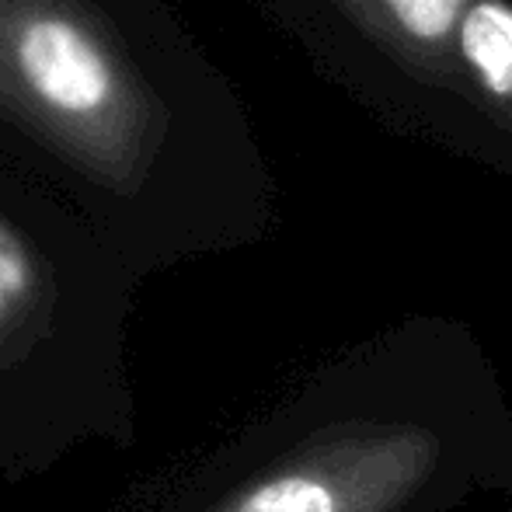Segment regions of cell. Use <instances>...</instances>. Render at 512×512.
I'll return each instance as SVG.
<instances>
[{
    "instance_id": "6da1fadb",
    "label": "cell",
    "mask_w": 512,
    "mask_h": 512,
    "mask_svg": "<svg viewBox=\"0 0 512 512\" xmlns=\"http://www.w3.org/2000/svg\"><path fill=\"white\" fill-rule=\"evenodd\" d=\"M122 293L0 216V474L35 481L84 446L136 443Z\"/></svg>"
},
{
    "instance_id": "7a4b0ae2",
    "label": "cell",
    "mask_w": 512,
    "mask_h": 512,
    "mask_svg": "<svg viewBox=\"0 0 512 512\" xmlns=\"http://www.w3.org/2000/svg\"><path fill=\"white\" fill-rule=\"evenodd\" d=\"M18 63L35 95L60 112H98L112 95L102 53L67 21H32L18 42Z\"/></svg>"
},
{
    "instance_id": "3957f363",
    "label": "cell",
    "mask_w": 512,
    "mask_h": 512,
    "mask_svg": "<svg viewBox=\"0 0 512 512\" xmlns=\"http://www.w3.org/2000/svg\"><path fill=\"white\" fill-rule=\"evenodd\" d=\"M464 53L488 88L512 95V11L495 4H481L464 21Z\"/></svg>"
},
{
    "instance_id": "277c9868",
    "label": "cell",
    "mask_w": 512,
    "mask_h": 512,
    "mask_svg": "<svg viewBox=\"0 0 512 512\" xmlns=\"http://www.w3.org/2000/svg\"><path fill=\"white\" fill-rule=\"evenodd\" d=\"M391 7L408 32L432 39L450 28V21L460 11V0H391Z\"/></svg>"
}]
</instances>
